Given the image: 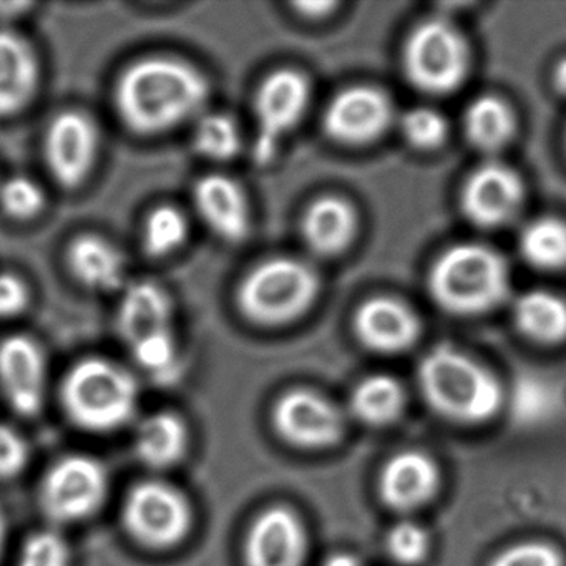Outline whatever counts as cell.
Segmentation results:
<instances>
[{
  "instance_id": "cell-19",
  "label": "cell",
  "mask_w": 566,
  "mask_h": 566,
  "mask_svg": "<svg viewBox=\"0 0 566 566\" xmlns=\"http://www.w3.org/2000/svg\"><path fill=\"white\" fill-rule=\"evenodd\" d=\"M439 470L426 453L406 450L389 460L380 473L379 492L387 506L400 512L419 509L436 495Z\"/></svg>"
},
{
  "instance_id": "cell-1",
  "label": "cell",
  "mask_w": 566,
  "mask_h": 566,
  "mask_svg": "<svg viewBox=\"0 0 566 566\" xmlns=\"http://www.w3.org/2000/svg\"><path fill=\"white\" fill-rule=\"evenodd\" d=\"M208 95V78L195 65L174 57H147L118 78L115 105L135 134L160 135L197 117Z\"/></svg>"
},
{
  "instance_id": "cell-5",
  "label": "cell",
  "mask_w": 566,
  "mask_h": 566,
  "mask_svg": "<svg viewBox=\"0 0 566 566\" xmlns=\"http://www.w3.org/2000/svg\"><path fill=\"white\" fill-rule=\"evenodd\" d=\"M509 268L483 244H457L430 271L429 286L440 307L459 316H475L499 306L509 294Z\"/></svg>"
},
{
  "instance_id": "cell-34",
  "label": "cell",
  "mask_w": 566,
  "mask_h": 566,
  "mask_svg": "<svg viewBox=\"0 0 566 566\" xmlns=\"http://www.w3.org/2000/svg\"><path fill=\"white\" fill-rule=\"evenodd\" d=\"M489 566H565V562L555 546L525 542L502 549Z\"/></svg>"
},
{
  "instance_id": "cell-38",
  "label": "cell",
  "mask_w": 566,
  "mask_h": 566,
  "mask_svg": "<svg viewBox=\"0 0 566 566\" xmlns=\"http://www.w3.org/2000/svg\"><path fill=\"white\" fill-rule=\"evenodd\" d=\"M323 566H363L360 559L356 555L350 553H334V555L327 556L326 562Z\"/></svg>"
},
{
  "instance_id": "cell-13",
  "label": "cell",
  "mask_w": 566,
  "mask_h": 566,
  "mask_svg": "<svg viewBox=\"0 0 566 566\" xmlns=\"http://www.w3.org/2000/svg\"><path fill=\"white\" fill-rule=\"evenodd\" d=\"M306 553V528L287 506L263 510L251 522L244 538L247 566H303Z\"/></svg>"
},
{
  "instance_id": "cell-30",
  "label": "cell",
  "mask_w": 566,
  "mask_h": 566,
  "mask_svg": "<svg viewBox=\"0 0 566 566\" xmlns=\"http://www.w3.org/2000/svg\"><path fill=\"white\" fill-rule=\"evenodd\" d=\"M0 207L15 220H32L44 210V191L31 178H11L0 187Z\"/></svg>"
},
{
  "instance_id": "cell-23",
  "label": "cell",
  "mask_w": 566,
  "mask_h": 566,
  "mask_svg": "<svg viewBox=\"0 0 566 566\" xmlns=\"http://www.w3.org/2000/svg\"><path fill=\"white\" fill-rule=\"evenodd\" d=\"M190 433L187 423L174 412L148 416L135 436L138 459L155 470L170 469L184 460L188 452Z\"/></svg>"
},
{
  "instance_id": "cell-17",
  "label": "cell",
  "mask_w": 566,
  "mask_h": 566,
  "mask_svg": "<svg viewBox=\"0 0 566 566\" xmlns=\"http://www.w3.org/2000/svg\"><path fill=\"white\" fill-rule=\"evenodd\" d=\"M354 329L367 349L397 354L409 349L420 333L419 317L392 297H374L357 310Z\"/></svg>"
},
{
  "instance_id": "cell-28",
  "label": "cell",
  "mask_w": 566,
  "mask_h": 566,
  "mask_svg": "<svg viewBox=\"0 0 566 566\" xmlns=\"http://www.w3.org/2000/svg\"><path fill=\"white\" fill-rule=\"evenodd\" d=\"M190 224L178 208L164 205L150 211L144 224V248L150 256L177 253L187 243Z\"/></svg>"
},
{
  "instance_id": "cell-32",
  "label": "cell",
  "mask_w": 566,
  "mask_h": 566,
  "mask_svg": "<svg viewBox=\"0 0 566 566\" xmlns=\"http://www.w3.org/2000/svg\"><path fill=\"white\" fill-rule=\"evenodd\" d=\"M71 548L61 533L42 530L25 539L18 566H69Z\"/></svg>"
},
{
  "instance_id": "cell-39",
  "label": "cell",
  "mask_w": 566,
  "mask_h": 566,
  "mask_svg": "<svg viewBox=\"0 0 566 566\" xmlns=\"http://www.w3.org/2000/svg\"><path fill=\"white\" fill-rule=\"evenodd\" d=\"M553 81H555L556 91L562 92L563 95H566V59H563V61L556 65Z\"/></svg>"
},
{
  "instance_id": "cell-8",
  "label": "cell",
  "mask_w": 566,
  "mask_h": 566,
  "mask_svg": "<svg viewBox=\"0 0 566 566\" xmlns=\"http://www.w3.org/2000/svg\"><path fill=\"white\" fill-rule=\"evenodd\" d=\"M469 67V48L447 22H423L407 41L403 69L410 84L420 91L450 94L465 81Z\"/></svg>"
},
{
  "instance_id": "cell-14",
  "label": "cell",
  "mask_w": 566,
  "mask_h": 566,
  "mask_svg": "<svg viewBox=\"0 0 566 566\" xmlns=\"http://www.w3.org/2000/svg\"><path fill=\"white\" fill-rule=\"evenodd\" d=\"M392 122V104L373 87H350L340 92L324 112V130L344 145L377 140Z\"/></svg>"
},
{
  "instance_id": "cell-4",
  "label": "cell",
  "mask_w": 566,
  "mask_h": 566,
  "mask_svg": "<svg viewBox=\"0 0 566 566\" xmlns=\"http://www.w3.org/2000/svg\"><path fill=\"white\" fill-rule=\"evenodd\" d=\"M117 326L145 373L168 380L180 369L174 303L164 287L151 281L128 284L118 306Z\"/></svg>"
},
{
  "instance_id": "cell-29",
  "label": "cell",
  "mask_w": 566,
  "mask_h": 566,
  "mask_svg": "<svg viewBox=\"0 0 566 566\" xmlns=\"http://www.w3.org/2000/svg\"><path fill=\"white\" fill-rule=\"evenodd\" d=\"M195 148L208 160L228 161L241 150V132L237 120L227 114H207L198 120Z\"/></svg>"
},
{
  "instance_id": "cell-18",
  "label": "cell",
  "mask_w": 566,
  "mask_h": 566,
  "mask_svg": "<svg viewBox=\"0 0 566 566\" xmlns=\"http://www.w3.org/2000/svg\"><path fill=\"white\" fill-rule=\"evenodd\" d=\"M195 207L208 228L228 243H241L250 233V205L243 188L224 177L210 175L195 187Z\"/></svg>"
},
{
  "instance_id": "cell-41",
  "label": "cell",
  "mask_w": 566,
  "mask_h": 566,
  "mask_svg": "<svg viewBox=\"0 0 566 566\" xmlns=\"http://www.w3.org/2000/svg\"><path fill=\"white\" fill-rule=\"evenodd\" d=\"M6 536H8V526H6L4 515L0 513V555H2V549H4Z\"/></svg>"
},
{
  "instance_id": "cell-31",
  "label": "cell",
  "mask_w": 566,
  "mask_h": 566,
  "mask_svg": "<svg viewBox=\"0 0 566 566\" xmlns=\"http://www.w3.org/2000/svg\"><path fill=\"white\" fill-rule=\"evenodd\" d=\"M403 137L420 150H432L443 144L447 137V122L433 108H412L400 120Z\"/></svg>"
},
{
  "instance_id": "cell-2",
  "label": "cell",
  "mask_w": 566,
  "mask_h": 566,
  "mask_svg": "<svg viewBox=\"0 0 566 566\" xmlns=\"http://www.w3.org/2000/svg\"><path fill=\"white\" fill-rule=\"evenodd\" d=\"M419 386L429 406L455 422H485L502 403L499 380L449 344H440L423 356Z\"/></svg>"
},
{
  "instance_id": "cell-7",
  "label": "cell",
  "mask_w": 566,
  "mask_h": 566,
  "mask_svg": "<svg viewBox=\"0 0 566 566\" xmlns=\"http://www.w3.org/2000/svg\"><path fill=\"white\" fill-rule=\"evenodd\" d=\"M122 522L138 545L170 549L190 535L193 509L177 486L161 480H145L125 496Z\"/></svg>"
},
{
  "instance_id": "cell-11",
  "label": "cell",
  "mask_w": 566,
  "mask_h": 566,
  "mask_svg": "<svg viewBox=\"0 0 566 566\" xmlns=\"http://www.w3.org/2000/svg\"><path fill=\"white\" fill-rule=\"evenodd\" d=\"M277 436L297 449H327L339 442L344 420L331 400L310 389L284 392L271 412Z\"/></svg>"
},
{
  "instance_id": "cell-36",
  "label": "cell",
  "mask_w": 566,
  "mask_h": 566,
  "mask_svg": "<svg viewBox=\"0 0 566 566\" xmlns=\"http://www.w3.org/2000/svg\"><path fill=\"white\" fill-rule=\"evenodd\" d=\"M28 286L14 274H0V317H14L29 306Z\"/></svg>"
},
{
  "instance_id": "cell-21",
  "label": "cell",
  "mask_w": 566,
  "mask_h": 566,
  "mask_svg": "<svg viewBox=\"0 0 566 566\" xmlns=\"http://www.w3.org/2000/svg\"><path fill=\"white\" fill-rule=\"evenodd\" d=\"M67 264L72 276L87 290L112 293L125 286L124 254L105 238L84 234L72 241Z\"/></svg>"
},
{
  "instance_id": "cell-9",
  "label": "cell",
  "mask_w": 566,
  "mask_h": 566,
  "mask_svg": "<svg viewBox=\"0 0 566 566\" xmlns=\"http://www.w3.org/2000/svg\"><path fill=\"white\" fill-rule=\"evenodd\" d=\"M108 475L98 460L88 455H67L57 460L41 483V506L55 523L91 518L104 505Z\"/></svg>"
},
{
  "instance_id": "cell-15",
  "label": "cell",
  "mask_w": 566,
  "mask_h": 566,
  "mask_svg": "<svg viewBox=\"0 0 566 566\" xmlns=\"http://www.w3.org/2000/svg\"><path fill=\"white\" fill-rule=\"evenodd\" d=\"M0 389L21 416H38L44 407L48 360L31 337L11 336L0 344Z\"/></svg>"
},
{
  "instance_id": "cell-35",
  "label": "cell",
  "mask_w": 566,
  "mask_h": 566,
  "mask_svg": "<svg viewBox=\"0 0 566 566\" xmlns=\"http://www.w3.org/2000/svg\"><path fill=\"white\" fill-rule=\"evenodd\" d=\"M29 449L12 427L0 423V479H11L25 469Z\"/></svg>"
},
{
  "instance_id": "cell-6",
  "label": "cell",
  "mask_w": 566,
  "mask_h": 566,
  "mask_svg": "<svg viewBox=\"0 0 566 566\" xmlns=\"http://www.w3.org/2000/svg\"><path fill=\"white\" fill-rule=\"evenodd\" d=\"M319 294V277L296 258H271L241 281L238 307L251 323L280 327L300 319Z\"/></svg>"
},
{
  "instance_id": "cell-26",
  "label": "cell",
  "mask_w": 566,
  "mask_h": 566,
  "mask_svg": "<svg viewBox=\"0 0 566 566\" xmlns=\"http://www.w3.org/2000/svg\"><path fill=\"white\" fill-rule=\"evenodd\" d=\"M406 406L402 386L394 377L377 374L354 389L350 407L354 416L369 426H386L402 413Z\"/></svg>"
},
{
  "instance_id": "cell-12",
  "label": "cell",
  "mask_w": 566,
  "mask_h": 566,
  "mask_svg": "<svg viewBox=\"0 0 566 566\" xmlns=\"http://www.w3.org/2000/svg\"><path fill=\"white\" fill-rule=\"evenodd\" d=\"M101 137L91 117L77 111L59 114L45 135V164L64 188H77L97 161Z\"/></svg>"
},
{
  "instance_id": "cell-16",
  "label": "cell",
  "mask_w": 566,
  "mask_h": 566,
  "mask_svg": "<svg viewBox=\"0 0 566 566\" xmlns=\"http://www.w3.org/2000/svg\"><path fill=\"white\" fill-rule=\"evenodd\" d=\"M522 180L516 171L502 164L476 168L462 191V210L480 228L509 223L523 203Z\"/></svg>"
},
{
  "instance_id": "cell-27",
  "label": "cell",
  "mask_w": 566,
  "mask_h": 566,
  "mask_svg": "<svg viewBox=\"0 0 566 566\" xmlns=\"http://www.w3.org/2000/svg\"><path fill=\"white\" fill-rule=\"evenodd\" d=\"M520 251L538 270L555 271L566 266V221L538 218L523 228Z\"/></svg>"
},
{
  "instance_id": "cell-33",
  "label": "cell",
  "mask_w": 566,
  "mask_h": 566,
  "mask_svg": "<svg viewBox=\"0 0 566 566\" xmlns=\"http://www.w3.org/2000/svg\"><path fill=\"white\" fill-rule=\"evenodd\" d=\"M430 539L426 530L413 522H400L387 535V549L396 562L416 565L426 558Z\"/></svg>"
},
{
  "instance_id": "cell-20",
  "label": "cell",
  "mask_w": 566,
  "mask_h": 566,
  "mask_svg": "<svg viewBox=\"0 0 566 566\" xmlns=\"http://www.w3.org/2000/svg\"><path fill=\"white\" fill-rule=\"evenodd\" d=\"M41 78L38 55L14 32L0 31V115H14L34 98Z\"/></svg>"
},
{
  "instance_id": "cell-10",
  "label": "cell",
  "mask_w": 566,
  "mask_h": 566,
  "mask_svg": "<svg viewBox=\"0 0 566 566\" xmlns=\"http://www.w3.org/2000/svg\"><path fill=\"white\" fill-rule=\"evenodd\" d=\"M311 85L301 72L281 69L264 78L254 97L258 165L274 160L284 138L297 127L310 107Z\"/></svg>"
},
{
  "instance_id": "cell-37",
  "label": "cell",
  "mask_w": 566,
  "mask_h": 566,
  "mask_svg": "<svg viewBox=\"0 0 566 566\" xmlns=\"http://www.w3.org/2000/svg\"><path fill=\"white\" fill-rule=\"evenodd\" d=\"M334 8H336L334 2H301V4H296L297 11H300L304 18L310 19L326 18Z\"/></svg>"
},
{
  "instance_id": "cell-3",
  "label": "cell",
  "mask_w": 566,
  "mask_h": 566,
  "mask_svg": "<svg viewBox=\"0 0 566 566\" xmlns=\"http://www.w3.org/2000/svg\"><path fill=\"white\" fill-rule=\"evenodd\" d=\"M61 400L75 426L88 432H112L137 412V380L112 360L88 357L64 377Z\"/></svg>"
},
{
  "instance_id": "cell-24",
  "label": "cell",
  "mask_w": 566,
  "mask_h": 566,
  "mask_svg": "<svg viewBox=\"0 0 566 566\" xmlns=\"http://www.w3.org/2000/svg\"><path fill=\"white\" fill-rule=\"evenodd\" d=\"M516 327L528 339L556 344L566 339V301L549 291L522 294L513 307Z\"/></svg>"
},
{
  "instance_id": "cell-25",
  "label": "cell",
  "mask_w": 566,
  "mask_h": 566,
  "mask_svg": "<svg viewBox=\"0 0 566 566\" xmlns=\"http://www.w3.org/2000/svg\"><path fill=\"white\" fill-rule=\"evenodd\" d=\"M465 134L470 144L485 154L502 150L515 134L512 108L502 98L485 95L469 105L465 112Z\"/></svg>"
},
{
  "instance_id": "cell-40",
  "label": "cell",
  "mask_w": 566,
  "mask_h": 566,
  "mask_svg": "<svg viewBox=\"0 0 566 566\" xmlns=\"http://www.w3.org/2000/svg\"><path fill=\"white\" fill-rule=\"evenodd\" d=\"M28 8H31V6L18 4V2H12V4H0V15H4V18H14V15L21 14V12Z\"/></svg>"
},
{
  "instance_id": "cell-22",
  "label": "cell",
  "mask_w": 566,
  "mask_h": 566,
  "mask_svg": "<svg viewBox=\"0 0 566 566\" xmlns=\"http://www.w3.org/2000/svg\"><path fill=\"white\" fill-rule=\"evenodd\" d=\"M356 230V211L343 198H319L303 218L304 241L319 256L343 253L353 243Z\"/></svg>"
}]
</instances>
